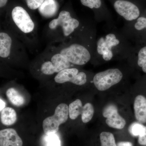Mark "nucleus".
Returning a JSON list of instances; mask_svg holds the SVG:
<instances>
[{
    "label": "nucleus",
    "mask_w": 146,
    "mask_h": 146,
    "mask_svg": "<svg viewBox=\"0 0 146 146\" xmlns=\"http://www.w3.org/2000/svg\"><path fill=\"white\" fill-rule=\"evenodd\" d=\"M82 4L90 9L94 12V18L97 22H105L108 26H114L112 15L104 0H80Z\"/></svg>",
    "instance_id": "12"
},
{
    "label": "nucleus",
    "mask_w": 146,
    "mask_h": 146,
    "mask_svg": "<svg viewBox=\"0 0 146 146\" xmlns=\"http://www.w3.org/2000/svg\"><path fill=\"white\" fill-rule=\"evenodd\" d=\"M6 104L5 102L1 98L0 99V111H2L5 108Z\"/></svg>",
    "instance_id": "28"
},
{
    "label": "nucleus",
    "mask_w": 146,
    "mask_h": 146,
    "mask_svg": "<svg viewBox=\"0 0 146 146\" xmlns=\"http://www.w3.org/2000/svg\"><path fill=\"white\" fill-rule=\"evenodd\" d=\"M45 141L46 146H61L59 137L56 133L46 135Z\"/></svg>",
    "instance_id": "24"
},
{
    "label": "nucleus",
    "mask_w": 146,
    "mask_h": 146,
    "mask_svg": "<svg viewBox=\"0 0 146 146\" xmlns=\"http://www.w3.org/2000/svg\"><path fill=\"white\" fill-rule=\"evenodd\" d=\"M134 115L136 120L141 123H146V98L143 95L137 96L134 100Z\"/></svg>",
    "instance_id": "17"
},
{
    "label": "nucleus",
    "mask_w": 146,
    "mask_h": 146,
    "mask_svg": "<svg viewBox=\"0 0 146 146\" xmlns=\"http://www.w3.org/2000/svg\"><path fill=\"white\" fill-rule=\"evenodd\" d=\"M100 138L101 146H117L115 137L110 132H102L100 134Z\"/></svg>",
    "instance_id": "22"
},
{
    "label": "nucleus",
    "mask_w": 146,
    "mask_h": 146,
    "mask_svg": "<svg viewBox=\"0 0 146 146\" xmlns=\"http://www.w3.org/2000/svg\"><path fill=\"white\" fill-rule=\"evenodd\" d=\"M9 31L24 43L30 52L34 54L39 49V41L37 23L27 11L16 6L1 22Z\"/></svg>",
    "instance_id": "3"
},
{
    "label": "nucleus",
    "mask_w": 146,
    "mask_h": 146,
    "mask_svg": "<svg viewBox=\"0 0 146 146\" xmlns=\"http://www.w3.org/2000/svg\"><path fill=\"white\" fill-rule=\"evenodd\" d=\"M102 115L106 118V122L110 127L121 129L125 126V120L119 114L115 105H107L103 110Z\"/></svg>",
    "instance_id": "13"
},
{
    "label": "nucleus",
    "mask_w": 146,
    "mask_h": 146,
    "mask_svg": "<svg viewBox=\"0 0 146 146\" xmlns=\"http://www.w3.org/2000/svg\"><path fill=\"white\" fill-rule=\"evenodd\" d=\"M96 29L93 23L86 22L82 29L65 42L49 44L73 66L86 65L91 61L96 39Z\"/></svg>",
    "instance_id": "1"
},
{
    "label": "nucleus",
    "mask_w": 146,
    "mask_h": 146,
    "mask_svg": "<svg viewBox=\"0 0 146 146\" xmlns=\"http://www.w3.org/2000/svg\"><path fill=\"white\" fill-rule=\"evenodd\" d=\"M69 114V106L65 104H60L55 110L54 114L43 121V130L46 135L56 133L59 126L67 121Z\"/></svg>",
    "instance_id": "10"
},
{
    "label": "nucleus",
    "mask_w": 146,
    "mask_h": 146,
    "mask_svg": "<svg viewBox=\"0 0 146 146\" xmlns=\"http://www.w3.org/2000/svg\"><path fill=\"white\" fill-rule=\"evenodd\" d=\"M8 0H0V7L3 8L5 7L7 4Z\"/></svg>",
    "instance_id": "29"
},
{
    "label": "nucleus",
    "mask_w": 146,
    "mask_h": 146,
    "mask_svg": "<svg viewBox=\"0 0 146 146\" xmlns=\"http://www.w3.org/2000/svg\"><path fill=\"white\" fill-rule=\"evenodd\" d=\"M117 146H133V145L130 142L121 141L117 144Z\"/></svg>",
    "instance_id": "27"
},
{
    "label": "nucleus",
    "mask_w": 146,
    "mask_h": 146,
    "mask_svg": "<svg viewBox=\"0 0 146 146\" xmlns=\"http://www.w3.org/2000/svg\"><path fill=\"white\" fill-rule=\"evenodd\" d=\"M33 70L40 76H49L56 74L66 68L74 67L50 45L37 55L33 63Z\"/></svg>",
    "instance_id": "6"
},
{
    "label": "nucleus",
    "mask_w": 146,
    "mask_h": 146,
    "mask_svg": "<svg viewBox=\"0 0 146 146\" xmlns=\"http://www.w3.org/2000/svg\"><path fill=\"white\" fill-rule=\"evenodd\" d=\"M94 109L93 105L87 103L83 106L81 114L82 121L84 123L89 122L94 116Z\"/></svg>",
    "instance_id": "21"
},
{
    "label": "nucleus",
    "mask_w": 146,
    "mask_h": 146,
    "mask_svg": "<svg viewBox=\"0 0 146 146\" xmlns=\"http://www.w3.org/2000/svg\"><path fill=\"white\" fill-rule=\"evenodd\" d=\"M59 7L56 0H44L38 8V11L43 18L49 19L57 15Z\"/></svg>",
    "instance_id": "16"
},
{
    "label": "nucleus",
    "mask_w": 146,
    "mask_h": 146,
    "mask_svg": "<svg viewBox=\"0 0 146 146\" xmlns=\"http://www.w3.org/2000/svg\"><path fill=\"white\" fill-rule=\"evenodd\" d=\"M27 47L23 42L5 27L0 26V58L11 64H23L28 62Z\"/></svg>",
    "instance_id": "5"
},
{
    "label": "nucleus",
    "mask_w": 146,
    "mask_h": 146,
    "mask_svg": "<svg viewBox=\"0 0 146 146\" xmlns=\"http://www.w3.org/2000/svg\"><path fill=\"white\" fill-rule=\"evenodd\" d=\"M44 0H25L28 7L31 10L38 9Z\"/></svg>",
    "instance_id": "25"
},
{
    "label": "nucleus",
    "mask_w": 146,
    "mask_h": 146,
    "mask_svg": "<svg viewBox=\"0 0 146 146\" xmlns=\"http://www.w3.org/2000/svg\"><path fill=\"white\" fill-rule=\"evenodd\" d=\"M119 16L126 22H131L140 16L145 9L140 0H108Z\"/></svg>",
    "instance_id": "8"
},
{
    "label": "nucleus",
    "mask_w": 146,
    "mask_h": 146,
    "mask_svg": "<svg viewBox=\"0 0 146 146\" xmlns=\"http://www.w3.org/2000/svg\"><path fill=\"white\" fill-rule=\"evenodd\" d=\"M86 22L70 11H61L44 27L43 35L47 45L62 43L70 39L83 28Z\"/></svg>",
    "instance_id": "4"
},
{
    "label": "nucleus",
    "mask_w": 146,
    "mask_h": 146,
    "mask_svg": "<svg viewBox=\"0 0 146 146\" xmlns=\"http://www.w3.org/2000/svg\"><path fill=\"white\" fill-rule=\"evenodd\" d=\"M145 126L138 122H134L131 124L129 128V131L131 136H141L144 135L145 131Z\"/></svg>",
    "instance_id": "23"
},
{
    "label": "nucleus",
    "mask_w": 146,
    "mask_h": 146,
    "mask_svg": "<svg viewBox=\"0 0 146 146\" xmlns=\"http://www.w3.org/2000/svg\"><path fill=\"white\" fill-rule=\"evenodd\" d=\"M23 141L15 129L7 128L0 131V146H23Z\"/></svg>",
    "instance_id": "15"
},
{
    "label": "nucleus",
    "mask_w": 146,
    "mask_h": 146,
    "mask_svg": "<svg viewBox=\"0 0 146 146\" xmlns=\"http://www.w3.org/2000/svg\"><path fill=\"white\" fill-rule=\"evenodd\" d=\"M54 80L58 84L70 83L82 86L87 82L88 75L85 72L80 70L76 67H71L57 73L54 76Z\"/></svg>",
    "instance_id": "11"
},
{
    "label": "nucleus",
    "mask_w": 146,
    "mask_h": 146,
    "mask_svg": "<svg viewBox=\"0 0 146 146\" xmlns=\"http://www.w3.org/2000/svg\"><path fill=\"white\" fill-rule=\"evenodd\" d=\"M127 59L146 74V42L133 45Z\"/></svg>",
    "instance_id": "14"
},
{
    "label": "nucleus",
    "mask_w": 146,
    "mask_h": 146,
    "mask_svg": "<svg viewBox=\"0 0 146 146\" xmlns=\"http://www.w3.org/2000/svg\"><path fill=\"white\" fill-rule=\"evenodd\" d=\"M96 39L93 57L95 63L127 59L133 48V44L121 30L115 27Z\"/></svg>",
    "instance_id": "2"
},
{
    "label": "nucleus",
    "mask_w": 146,
    "mask_h": 146,
    "mask_svg": "<svg viewBox=\"0 0 146 146\" xmlns=\"http://www.w3.org/2000/svg\"><path fill=\"white\" fill-rule=\"evenodd\" d=\"M6 94L8 99L13 105L21 106L25 104V100L24 97L15 88H9L7 91Z\"/></svg>",
    "instance_id": "19"
},
{
    "label": "nucleus",
    "mask_w": 146,
    "mask_h": 146,
    "mask_svg": "<svg viewBox=\"0 0 146 146\" xmlns=\"http://www.w3.org/2000/svg\"><path fill=\"white\" fill-rule=\"evenodd\" d=\"M17 120V113L15 110L12 108L5 107L1 111V122L4 125H12L16 123Z\"/></svg>",
    "instance_id": "18"
},
{
    "label": "nucleus",
    "mask_w": 146,
    "mask_h": 146,
    "mask_svg": "<svg viewBox=\"0 0 146 146\" xmlns=\"http://www.w3.org/2000/svg\"><path fill=\"white\" fill-rule=\"evenodd\" d=\"M83 105L81 101L77 99L69 105V117L72 120H75L81 115Z\"/></svg>",
    "instance_id": "20"
},
{
    "label": "nucleus",
    "mask_w": 146,
    "mask_h": 146,
    "mask_svg": "<svg viewBox=\"0 0 146 146\" xmlns=\"http://www.w3.org/2000/svg\"><path fill=\"white\" fill-rule=\"evenodd\" d=\"M145 131L144 135L139 136L138 138V143L142 146H146V125L145 126Z\"/></svg>",
    "instance_id": "26"
},
{
    "label": "nucleus",
    "mask_w": 146,
    "mask_h": 146,
    "mask_svg": "<svg viewBox=\"0 0 146 146\" xmlns=\"http://www.w3.org/2000/svg\"><path fill=\"white\" fill-rule=\"evenodd\" d=\"M121 31L132 44L146 42V8L136 20L125 22Z\"/></svg>",
    "instance_id": "7"
},
{
    "label": "nucleus",
    "mask_w": 146,
    "mask_h": 146,
    "mask_svg": "<svg viewBox=\"0 0 146 146\" xmlns=\"http://www.w3.org/2000/svg\"><path fill=\"white\" fill-rule=\"evenodd\" d=\"M123 76L122 71L119 68H110L96 74L92 81L98 90L104 91L121 82Z\"/></svg>",
    "instance_id": "9"
}]
</instances>
